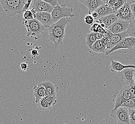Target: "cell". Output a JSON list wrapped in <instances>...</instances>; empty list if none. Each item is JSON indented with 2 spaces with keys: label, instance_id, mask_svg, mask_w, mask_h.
<instances>
[{
  "label": "cell",
  "instance_id": "6da1fadb",
  "mask_svg": "<svg viewBox=\"0 0 135 124\" xmlns=\"http://www.w3.org/2000/svg\"><path fill=\"white\" fill-rule=\"evenodd\" d=\"M70 20V18H62L48 28L49 38L55 47L62 43L65 36V28Z\"/></svg>",
  "mask_w": 135,
  "mask_h": 124
},
{
  "label": "cell",
  "instance_id": "7a4b0ae2",
  "mask_svg": "<svg viewBox=\"0 0 135 124\" xmlns=\"http://www.w3.org/2000/svg\"><path fill=\"white\" fill-rule=\"evenodd\" d=\"M3 10L9 16H15L23 12L26 2L23 0L1 1Z\"/></svg>",
  "mask_w": 135,
  "mask_h": 124
},
{
  "label": "cell",
  "instance_id": "3957f363",
  "mask_svg": "<svg viewBox=\"0 0 135 124\" xmlns=\"http://www.w3.org/2000/svg\"><path fill=\"white\" fill-rule=\"evenodd\" d=\"M23 23L27 29V35L31 37L38 36L46 30V28L36 19L28 21L23 20Z\"/></svg>",
  "mask_w": 135,
  "mask_h": 124
},
{
  "label": "cell",
  "instance_id": "277c9868",
  "mask_svg": "<svg viewBox=\"0 0 135 124\" xmlns=\"http://www.w3.org/2000/svg\"><path fill=\"white\" fill-rule=\"evenodd\" d=\"M51 14L54 23L57 22L62 18H70L74 16L73 14V9L68 8L65 4L57 5L53 9Z\"/></svg>",
  "mask_w": 135,
  "mask_h": 124
},
{
  "label": "cell",
  "instance_id": "5b68a950",
  "mask_svg": "<svg viewBox=\"0 0 135 124\" xmlns=\"http://www.w3.org/2000/svg\"><path fill=\"white\" fill-rule=\"evenodd\" d=\"M110 116L114 119L117 124H130L128 109L124 107H119L112 109Z\"/></svg>",
  "mask_w": 135,
  "mask_h": 124
},
{
  "label": "cell",
  "instance_id": "8992f818",
  "mask_svg": "<svg viewBox=\"0 0 135 124\" xmlns=\"http://www.w3.org/2000/svg\"><path fill=\"white\" fill-rule=\"evenodd\" d=\"M132 1H126L124 4L114 13L118 19L130 23L135 19L130 8Z\"/></svg>",
  "mask_w": 135,
  "mask_h": 124
},
{
  "label": "cell",
  "instance_id": "52a82bcc",
  "mask_svg": "<svg viewBox=\"0 0 135 124\" xmlns=\"http://www.w3.org/2000/svg\"><path fill=\"white\" fill-rule=\"evenodd\" d=\"M126 49L133 50L135 49V38L132 37H127L123 39L114 47L105 53L106 55L111 54L113 52L120 49Z\"/></svg>",
  "mask_w": 135,
  "mask_h": 124
},
{
  "label": "cell",
  "instance_id": "ba28073f",
  "mask_svg": "<svg viewBox=\"0 0 135 124\" xmlns=\"http://www.w3.org/2000/svg\"><path fill=\"white\" fill-rule=\"evenodd\" d=\"M133 98H134L129 90V86L127 85L124 88H122L117 94L114 102V108L113 109L115 110L121 107L122 104L125 103L126 101Z\"/></svg>",
  "mask_w": 135,
  "mask_h": 124
},
{
  "label": "cell",
  "instance_id": "9c48e42d",
  "mask_svg": "<svg viewBox=\"0 0 135 124\" xmlns=\"http://www.w3.org/2000/svg\"><path fill=\"white\" fill-rule=\"evenodd\" d=\"M129 22L123 21L120 19L117 20L114 24L107 29V31H109L113 34H117L122 33L127 31Z\"/></svg>",
  "mask_w": 135,
  "mask_h": 124
},
{
  "label": "cell",
  "instance_id": "30bf717a",
  "mask_svg": "<svg viewBox=\"0 0 135 124\" xmlns=\"http://www.w3.org/2000/svg\"><path fill=\"white\" fill-rule=\"evenodd\" d=\"M32 9L36 11V13L47 12L51 13L54 7L42 0H34L33 1Z\"/></svg>",
  "mask_w": 135,
  "mask_h": 124
},
{
  "label": "cell",
  "instance_id": "8fae6325",
  "mask_svg": "<svg viewBox=\"0 0 135 124\" xmlns=\"http://www.w3.org/2000/svg\"><path fill=\"white\" fill-rule=\"evenodd\" d=\"M41 23L45 28H49L55 23L52 19L51 13L47 12H40L36 13L35 18Z\"/></svg>",
  "mask_w": 135,
  "mask_h": 124
},
{
  "label": "cell",
  "instance_id": "7c38bea8",
  "mask_svg": "<svg viewBox=\"0 0 135 124\" xmlns=\"http://www.w3.org/2000/svg\"><path fill=\"white\" fill-rule=\"evenodd\" d=\"M117 20L118 18L115 14L114 13H112L108 16L99 18L98 20L95 21V22L99 23L103 28L107 29L114 24Z\"/></svg>",
  "mask_w": 135,
  "mask_h": 124
},
{
  "label": "cell",
  "instance_id": "4fadbf2b",
  "mask_svg": "<svg viewBox=\"0 0 135 124\" xmlns=\"http://www.w3.org/2000/svg\"><path fill=\"white\" fill-rule=\"evenodd\" d=\"M79 2L83 3L88 8L89 14H91L104 3V1L102 0H80Z\"/></svg>",
  "mask_w": 135,
  "mask_h": 124
},
{
  "label": "cell",
  "instance_id": "5bb4252c",
  "mask_svg": "<svg viewBox=\"0 0 135 124\" xmlns=\"http://www.w3.org/2000/svg\"><path fill=\"white\" fill-rule=\"evenodd\" d=\"M135 70L132 68H127L120 72V75L122 80L125 81L127 85H134L133 77Z\"/></svg>",
  "mask_w": 135,
  "mask_h": 124
},
{
  "label": "cell",
  "instance_id": "9a60e30c",
  "mask_svg": "<svg viewBox=\"0 0 135 124\" xmlns=\"http://www.w3.org/2000/svg\"><path fill=\"white\" fill-rule=\"evenodd\" d=\"M44 86L46 94L47 96H56L58 87L56 84L51 81H46L40 83Z\"/></svg>",
  "mask_w": 135,
  "mask_h": 124
},
{
  "label": "cell",
  "instance_id": "2e32d148",
  "mask_svg": "<svg viewBox=\"0 0 135 124\" xmlns=\"http://www.w3.org/2000/svg\"><path fill=\"white\" fill-rule=\"evenodd\" d=\"M110 68L112 72H120L122 70L127 68H132L135 69V65H124L120 62L112 60Z\"/></svg>",
  "mask_w": 135,
  "mask_h": 124
},
{
  "label": "cell",
  "instance_id": "e0dca14e",
  "mask_svg": "<svg viewBox=\"0 0 135 124\" xmlns=\"http://www.w3.org/2000/svg\"><path fill=\"white\" fill-rule=\"evenodd\" d=\"M33 91H34V96L36 98L35 102L36 104L41 99L44 98L46 96L45 88L44 86L41 84H39L38 85L35 86L33 88Z\"/></svg>",
  "mask_w": 135,
  "mask_h": 124
},
{
  "label": "cell",
  "instance_id": "ac0fdd59",
  "mask_svg": "<svg viewBox=\"0 0 135 124\" xmlns=\"http://www.w3.org/2000/svg\"><path fill=\"white\" fill-rule=\"evenodd\" d=\"M127 37H129V36L127 34V31L122 33H120V34H113L111 33V49H112L113 47H114L123 39H124L125 38Z\"/></svg>",
  "mask_w": 135,
  "mask_h": 124
},
{
  "label": "cell",
  "instance_id": "d6986e66",
  "mask_svg": "<svg viewBox=\"0 0 135 124\" xmlns=\"http://www.w3.org/2000/svg\"><path fill=\"white\" fill-rule=\"evenodd\" d=\"M95 12L98 13L99 18L108 16L112 13H114V12L112 8L107 6L104 3V4L99 7Z\"/></svg>",
  "mask_w": 135,
  "mask_h": 124
},
{
  "label": "cell",
  "instance_id": "ffe728a7",
  "mask_svg": "<svg viewBox=\"0 0 135 124\" xmlns=\"http://www.w3.org/2000/svg\"><path fill=\"white\" fill-rule=\"evenodd\" d=\"M126 1L122 0H109V1H104V3H105L107 6L110 7L112 8L114 12V13L119 10L120 8L124 4Z\"/></svg>",
  "mask_w": 135,
  "mask_h": 124
},
{
  "label": "cell",
  "instance_id": "44dd1931",
  "mask_svg": "<svg viewBox=\"0 0 135 124\" xmlns=\"http://www.w3.org/2000/svg\"><path fill=\"white\" fill-rule=\"evenodd\" d=\"M91 49L97 53H105L107 51V47L101 40H97Z\"/></svg>",
  "mask_w": 135,
  "mask_h": 124
},
{
  "label": "cell",
  "instance_id": "7402d4cb",
  "mask_svg": "<svg viewBox=\"0 0 135 124\" xmlns=\"http://www.w3.org/2000/svg\"><path fill=\"white\" fill-rule=\"evenodd\" d=\"M86 45L90 49H91L93 44L97 41L94 33H91L87 34L85 36Z\"/></svg>",
  "mask_w": 135,
  "mask_h": 124
},
{
  "label": "cell",
  "instance_id": "603a6c76",
  "mask_svg": "<svg viewBox=\"0 0 135 124\" xmlns=\"http://www.w3.org/2000/svg\"><path fill=\"white\" fill-rule=\"evenodd\" d=\"M91 33H100L102 34H105L107 33L106 29L103 28L99 23L95 22L94 23L91 25V28H90Z\"/></svg>",
  "mask_w": 135,
  "mask_h": 124
},
{
  "label": "cell",
  "instance_id": "cb8c5ba5",
  "mask_svg": "<svg viewBox=\"0 0 135 124\" xmlns=\"http://www.w3.org/2000/svg\"><path fill=\"white\" fill-rule=\"evenodd\" d=\"M37 106L41 111L49 110L51 109L44 98H42L37 103Z\"/></svg>",
  "mask_w": 135,
  "mask_h": 124
},
{
  "label": "cell",
  "instance_id": "d4e9b609",
  "mask_svg": "<svg viewBox=\"0 0 135 124\" xmlns=\"http://www.w3.org/2000/svg\"><path fill=\"white\" fill-rule=\"evenodd\" d=\"M111 33L107 31V34L104 35V37L101 40L102 42L107 47V51H109L111 49Z\"/></svg>",
  "mask_w": 135,
  "mask_h": 124
},
{
  "label": "cell",
  "instance_id": "484cf974",
  "mask_svg": "<svg viewBox=\"0 0 135 124\" xmlns=\"http://www.w3.org/2000/svg\"><path fill=\"white\" fill-rule=\"evenodd\" d=\"M127 32L130 37L135 38V19L130 22Z\"/></svg>",
  "mask_w": 135,
  "mask_h": 124
},
{
  "label": "cell",
  "instance_id": "4316f807",
  "mask_svg": "<svg viewBox=\"0 0 135 124\" xmlns=\"http://www.w3.org/2000/svg\"><path fill=\"white\" fill-rule=\"evenodd\" d=\"M121 106L128 109H135V98L130 99L122 104Z\"/></svg>",
  "mask_w": 135,
  "mask_h": 124
},
{
  "label": "cell",
  "instance_id": "83f0119b",
  "mask_svg": "<svg viewBox=\"0 0 135 124\" xmlns=\"http://www.w3.org/2000/svg\"><path fill=\"white\" fill-rule=\"evenodd\" d=\"M44 98L51 108L57 103V99L56 96H46Z\"/></svg>",
  "mask_w": 135,
  "mask_h": 124
},
{
  "label": "cell",
  "instance_id": "f1b7e54d",
  "mask_svg": "<svg viewBox=\"0 0 135 124\" xmlns=\"http://www.w3.org/2000/svg\"><path fill=\"white\" fill-rule=\"evenodd\" d=\"M23 20H26V21H28V20H31L35 19L33 14L31 12L30 10L26 11V12H24L23 14Z\"/></svg>",
  "mask_w": 135,
  "mask_h": 124
},
{
  "label": "cell",
  "instance_id": "f546056e",
  "mask_svg": "<svg viewBox=\"0 0 135 124\" xmlns=\"http://www.w3.org/2000/svg\"><path fill=\"white\" fill-rule=\"evenodd\" d=\"M94 19L91 14H87L84 18V22L86 24L89 25H93L94 22Z\"/></svg>",
  "mask_w": 135,
  "mask_h": 124
},
{
  "label": "cell",
  "instance_id": "4dcf8cb0",
  "mask_svg": "<svg viewBox=\"0 0 135 124\" xmlns=\"http://www.w3.org/2000/svg\"><path fill=\"white\" fill-rule=\"evenodd\" d=\"M130 124H135V109H128Z\"/></svg>",
  "mask_w": 135,
  "mask_h": 124
},
{
  "label": "cell",
  "instance_id": "1f68e13d",
  "mask_svg": "<svg viewBox=\"0 0 135 124\" xmlns=\"http://www.w3.org/2000/svg\"><path fill=\"white\" fill-rule=\"evenodd\" d=\"M46 3H49L54 8L57 5H58L57 0H44Z\"/></svg>",
  "mask_w": 135,
  "mask_h": 124
},
{
  "label": "cell",
  "instance_id": "d6a6232c",
  "mask_svg": "<svg viewBox=\"0 0 135 124\" xmlns=\"http://www.w3.org/2000/svg\"><path fill=\"white\" fill-rule=\"evenodd\" d=\"M129 86V90L133 98H135V85H128Z\"/></svg>",
  "mask_w": 135,
  "mask_h": 124
},
{
  "label": "cell",
  "instance_id": "836d02e7",
  "mask_svg": "<svg viewBox=\"0 0 135 124\" xmlns=\"http://www.w3.org/2000/svg\"><path fill=\"white\" fill-rule=\"evenodd\" d=\"M32 2H33V1L31 0H28L27 1L26 3H25V5H24V7H23V12H26V11L28 10L29 8L30 7V6Z\"/></svg>",
  "mask_w": 135,
  "mask_h": 124
},
{
  "label": "cell",
  "instance_id": "e575fe53",
  "mask_svg": "<svg viewBox=\"0 0 135 124\" xmlns=\"http://www.w3.org/2000/svg\"><path fill=\"white\" fill-rule=\"evenodd\" d=\"M94 34L96 38V40H101L105 35L100 33H94Z\"/></svg>",
  "mask_w": 135,
  "mask_h": 124
},
{
  "label": "cell",
  "instance_id": "d590c367",
  "mask_svg": "<svg viewBox=\"0 0 135 124\" xmlns=\"http://www.w3.org/2000/svg\"><path fill=\"white\" fill-rule=\"evenodd\" d=\"M28 65L27 63L23 62L20 65V67H21V69L23 71H26V70L28 69Z\"/></svg>",
  "mask_w": 135,
  "mask_h": 124
},
{
  "label": "cell",
  "instance_id": "8d00e7d4",
  "mask_svg": "<svg viewBox=\"0 0 135 124\" xmlns=\"http://www.w3.org/2000/svg\"><path fill=\"white\" fill-rule=\"evenodd\" d=\"M130 8L132 11L134 18L135 19V3H132L130 4Z\"/></svg>",
  "mask_w": 135,
  "mask_h": 124
},
{
  "label": "cell",
  "instance_id": "74e56055",
  "mask_svg": "<svg viewBox=\"0 0 135 124\" xmlns=\"http://www.w3.org/2000/svg\"><path fill=\"white\" fill-rule=\"evenodd\" d=\"M31 55L32 56H33V57H36V56H37L38 55L37 51L36 50H35V49L32 50Z\"/></svg>",
  "mask_w": 135,
  "mask_h": 124
},
{
  "label": "cell",
  "instance_id": "f35d334b",
  "mask_svg": "<svg viewBox=\"0 0 135 124\" xmlns=\"http://www.w3.org/2000/svg\"><path fill=\"white\" fill-rule=\"evenodd\" d=\"M133 79H134V83L135 85V70L134 71V77H133Z\"/></svg>",
  "mask_w": 135,
  "mask_h": 124
},
{
  "label": "cell",
  "instance_id": "ab89813d",
  "mask_svg": "<svg viewBox=\"0 0 135 124\" xmlns=\"http://www.w3.org/2000/svg\"><path fill=\"white\" fill-rule=\"evenodd\" d=\"M133 3H135V0L134 1H132Z\"/></svg>",
  "mask_w": 135,
  "mask_h": 124
},
{
  "label": "cell",
  "instance_id": "60d3db41",
  "mask_svg": "<svg viewBox=\"0 0 135 124\" xmlns=\"http://www.w3.org/2000/svg\"></svg>",
  "mask_w": 135,
  "mask_h": 124
}]
</instances>
